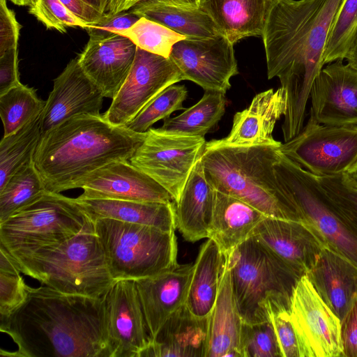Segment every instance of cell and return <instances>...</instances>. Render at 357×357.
I'll return each instance as SVG.
<instances>
[{"instance_id": "6da1fadb", "label": "cell", "mask_w": 357, "mask_h": 357, "mask_svg": "<svg viewBox=\"0 0 357 357\" xmlns=\"http://www.w3.org/2000/svg\"><path fill=\"white\" fill-rule=\"evenodd\" d=\"M342 1L278 0L270 6L261 37L268 78L278 77L286 96L284 142L303 128L310 90L324 65V50Z\"/></svg>"}, {"instance_id": "7a4b0ae2", "label": "cell", "mask_w": 357, "mask_h": 357, "mask_svg": "<svg viewBox=\"0 0 357 357\" xmlns=\"http://www.w3.org/2000/svg\"><path fill=\"white\" fill-rule=\"evenodd\" d=\"M24 302L0 317V331L17 346L8 357H111L103 296L60 292L27 285Z\"/></svg>"}, {"instance_id": "3957f363", "label": "cell", "mask_w": 357, "mask_h": 357, "mask_svg": "<svg viewBox=\"0 0 357 357\" xmlns=\"http://www.w3.org/2000/svg\"><path fill=\"white\" fill-rule=\"evenodd\" d=\"M146 134L112 124L101 114L75 115L42 135L33 164L47 191L79 188L104 165L130 160Z\"/></svg>"}, {"instance_id": "277c9868", "label": "cell", "mask_w": 357, "mask_h": 357, "mask_svg": "<svg viewBox=\"0 0 357 357\" xmlns=\"http://www.w3.org/2000/svg\"><path fill=\"white\" fill-rule=\"evenodd\" d=\"M280 146L205 148L201 160L207 181L268 217L303 222L274 169Z\"/></svg>"}, {"instance_id": "5b68a950", "label": "cell", "mask_w": 357, "mask_h": 357, "mask_svg": "<svg viewBox=\"0 0 357 357\" xmlns=\"http://www.w3.org/2000/svg\"><path fill=\"white\" fill-rule=\"evenodd\" d=\"M225 256L243 323H261L270 320L273 313L290 312L294 290L303 273L255 236Z\"/></svg>"}, {"instance_id": "8992f818", "label": "cell", "mask_w": 357, "mask_h": 357, "mask_svg": "<svg viewBox=\"0 0 357 357\" xmlns=\"http://www.w3.org/2000/svg\"><path fill=\"white\" fill-rule=\"evenodd\" d=\"M10 255L22 273L65 294L100 298L115 281L95 232L82 233L33 252Z\"/></svg>"}, {"instance_id": "52a82bcc", "label": "cell", "mask_w": 357, "mask_h": 357, "mask_svg": "<svg viewBox=\"0 0 357 357\" xmlns=\"http://www.w3.org/2000/svg\"><path fill=\"white\" fill-rule=\"evenodd\" d=\"M93 223L114 280L151 277L178 265L174 231L111 218Z\"/></svg>"}, {"instance_id": "ba28073f", "label": "cell", "mask_w": 357, "mask_h": 357, "mask_svg": "<svg viewBox=\"0 0 357 357\" xmlns=\"http://www.w3.org/2000/svg\"><path fill=\"white\" fill-rule=\"evenodd\" d=\"M94 232L93 222L75 198L46 190L0 223V246L10 254L29 252Z\"/></svg>"}, {"instance_id": "9c48e42d", "label": "cell", "mask_w": 357, "mask_h": 357, "mask_svg": "<svg viewBox=\"0 0 357 357\" xmlns=\"http://www.w3.org/2000/svg\"><path fill=\"white\" fill-rule=\"evenodd\" d=\"M277 178L325 245L357 267V227L335 205L317 177L280 151L274 164Z\"/></svg>"}, {"instance_id": "30bf717a", "label": "cell", "mask_w": 357, "mask_h": 357, "mask_svg": "<svg viewBox=\"0 0 357 357\" xmlns=\"http://www.w3.org/2000/svg\"><path fill=\"white\" fill-rule=\"evenodd\" d=\"M279 150L317 177L344 175L357 166V126L321 124L310 116L299 134Z\"/></svg>"}, {"instance_id": "8fae6325", "label": "cell", "mask_w": 357, "mask_h": 357, "mask_svg": "<svg viewBox=\"0 0 357 357\" xmlns=\"http://www.w3.org/2000/svg\"><path fill=\"white\" fill-rule=\"evenodd\" d=\"M206 143L204 137L166 134L151 128L130 162L162 185L176 204Z\"/></svg>"}, {"instance_id": "7c38bea8", "label": "cell", "mask_w": 357, "mask_h": 357, "mask_svg": "<svg viewBox=\"0 0 357 357\" xmlns=\"http://www.w3.org/2000/svg\"><path fill=\"white\" fill-rule=\"evenodd\" d=\"M182 80L170 58L137 47L131 70L102 115L112 124L126 126L160 93Z\"/></svg>"}, {"instance_id": "4fadbf2b", "label": "cell", "mask_w": 357, "mask_h": 357, "mask_svg": "<svg viewBox=\"0 0 357 357\" xmlns=\"http://www.w3.org/2000/svg\"><path fill=\"white\" fill-rule=\"evenodd\" d=\"M289 314L301 357H342L341 321L305 275L294 290Z\"/></svg>"}, {"instance_id": "5bb4252c", "label": "cell", "mask_w": 357, "mask_h": 357, "mask_svg": "<svg viewBox=\"0 0 357 357\" xmlns=\"http://www.w3.org/2000/svg\"><path fill=\"white\" fill-rule=\"evenodd\" d=\"M169 58L183 80L192 81L205 91L226 93L231 78L238 74L234 44L221 33L181 40L174 44Z\"/></svg>"}, {"instance_id": "9a60e30c", "label": "cell", "mask_w": 357, "mask_h": 357, "mask_svg": "<svg viewBox=\"0 0 357 357\" xmlns=\"http://www.w3.org/2000/svg\"><path fill=\"white\" fill-rule=\"evenodd\" d=\"M103 300L111 357H139L152 339L135 280H115Z\"/></svg>"}, {"instance_id": "2e32d148", "label": "cell", "mask_w": 357, "mask_h": 357, "mask_svg": "<svg viewBox=\"0 0 357 357\" xmlns=\"http://www.w3.org/2000/svg\"><path fill=\"white\" fill-rule=\"evenodd\" d=\"M310 116L321 124L357 125V69L337 60L322 68L312 84Z\"/></svg>"}, {"instance_id": "e0dca14e", "label": "cell", "mask_w": 357, "mask_h": 357, "mask_svg": "<svg viewBox=\"0 0 357 357\" xmlns=\"http://www.w3.org/2000/svg\"><path fill=\"white\" fill-rule=\"evenodd\" d=\"M103 98L82 70L77 57L70 60L54 80L40 115L42 135L75 115H100Z\"/></svg>"}, {"instance_id": "ac0fdd59", "label": "cell", "mask_w": 357, "mask_h": 357, "mask_svg": "<svg viewBox=\"0 0 357 357\" xmlns=\"http://www.w3.org/2000/svg\"><path fill=\"white\" fill-rule=\"evenodd\" d=\"M79 188L84 192L78 197L84 199L174 202L162 185L129 160L113 161L94 171Z\"/></svg>"}, {"instance_id": "d6986e66", "label": "cell", "mask_w": 357, "mask_h": 357, "mask_svg": "<svg viewBox=\"0 0 357 357\" xmlns=\"http://www.w3.org/2000/svg\"><path fill=\"white\" fill-rule=\"evenodd\" d=\"M137 46L128 38L113 33L104 38L89 37L78 62L104 98L113 99L132 66Z\"/></svg>"}, {"instance_id": "ffe728a7", "label": "cell", "mask_w": 357, "mask_h": 357, "mask_svg": "<svg viewBox=\"0 0 357 357\" xmlns=\"http://www.w3.org/2000/svg\"><path fill=\"white\" fill-rule=\"evenodd\" d=\"M287 108L284 90L270 89L257 93L248 107L236 112L229 134L206 143L205 148L218 146H280L273 137L275 123Z\"/></svg>"}, {"instance_id": "44dd1931", "label": "cell", "mask_w": 357, "mask_h": 357, "mask_svg": "<svg viewBox=\"0 0 357 357\" xmlns=\"http://www.w3.org/2000/svg\"><path fill=\"white\" fill-rule=\"evenodd\" d=\"M253 236L304 275L326 247L309 225L271 217L259 224Z\"/></svg>"}, {"instance_id": "7402d4cb", "label": "cell", "mask_w": 357, "mask_h": 357, "mask_svg": "<svg viewBox=\"0 0 357 357\" xmlns=\"http://www.w3.org/2000/svg\"><path fill=\"white\" fill-rule=\"evenodd\" d=\"M193 264L135 280L151 339L166 321L185 304Z\"/></svg>"}, {"instance_id": "603a6c76", "label": "cell", "mask_w": 357, "mask_h": 357, "mask_svg": "<svg viewBox=\"0 0 357 357\" xmlns=\"http://www.w3.org/2000/svg\"><path fill=\"white\" fill-rule=\"evenodd\" d=\"M305 275L342 323L357 297V267L325 247Z\"/></svg>"}, {"instance_id": "cb8c5ba5", "label": "cell", "mask_w": 357, "mask_h": 357, "mask_svg": "<svg viewBox=\"0 0 357 357\" xmlns=\"http://www.w3.org/2000/svg\"><path fill=\"white\" fill-rule=\"evenodd\" d=\"M208 318L195 317L184 305L166 321L139 357H205Z\"/></svg>"}, {"instance_id": "d4e9b609", "label": "cell", "mask_w": 357, "mask_h": 357, "mask_svg": "<svg viewBox=\"0 0 357 357\" xmlns=\"http://www.w3.org/2000/svg\"><path fill=\"white\" fill-rule=\"evenodd\" d=\"M242 325L243 320L234 296L229 264L225 256L218 296L208 318L205 357H242Z\"/></svg>"}, {"instance_id": "484cf974", "label": "cell", "mask_w": 357, "mask_h": 357, "mask_svg": "<svg viewBox=\"0 0 357 357\" xmlns=\"http://www.w3.org/2000/svg\"><path fill=\"white\" fill-rule=\"evenodd\" d=\"M215 199V190L206 180L200 159L175 204L176 228L185 240L195 242L208 238Z\"/></svg>"}, {"instance_id": "4316f807", "label": "cell", "mask_w": 357, "mask_h": 357, "mask_svg": "<svg viewBox=\"0 0 357 357\" xmlns=\"http://www.w3.org/2000/svg\"><path fill=\"white\" fill-rule=\"evenodd\" d=\"M266 217L247 203L215 190L208 238L216 242L224 255H229L253 236L257 227Z\"/></svg>"}, {"instance_id": "83f0119b", "label": "cell", "mask_w": 357, "mask_h": 357, "mask_svg": "<svg viewBox=\"0 0 357 357\" xmlns=\"http://www.w3.org/2000/svg\"><path fill=\"white\" fill-rule=\"evenodd\" d=\"M75 200L93 222L98 219L111 218L165 231H174L176 228L174 202L84 199L78 197Z\"/></svg>"}, {"instance_id": "f1b7e54d", "label": "cell", "mask_w": 357, "mask_h": 357, "mask_svg": "<svg viewBox=\"0 0 357 357\" xmlns=\"http://www.w3.org/2000/svg\"><path fill=\"white\" fill-rule=\"evenodd\" d=\"M271 5L268 0H201L200 8L234 45L247 37L262 36Z\"/></svg>"}, {"instance_id": "f546056e", "label": "cell", "mask_w": 357, "mask_h": 357, "mask_svg": "<svg viewBox=\"0 0 357 357\" xmlns=\"http://www.w3.org/2000/svg\"><path fill=\"white\" fill-rule=\"evenodd\" d=\"M225 255L216 242L208 238L193 264L185 306L197 317L208 318L215 305L222 275Z\"/></svg>"}, {"instance_id": "4dcf8cb0", "label": "cell", "mask_w": 357, "mask_h": 357, "mask_svg": "<svg viewBox=\"0 0 357 357\" xmlns=\"http://www.w3.org/2000/svg\"><path fill=\"white\" fill-rule=\"evenodd\" d=\"M139 17L156 22L187 38H204L220 33L200 7H188L158 0H142L129 10Z\"/></svg>"}, {"instance_id": "1f68e13d", "label": "cell", "mask_w": 357, "mask_h": 357, "mask_svg": "<svg viewBox=\"0 0 357 357\" xmlns=\"http://www.w3.org/2000/svg\"><path fill=\"white\" fill-rule=\"evenodd\" d=\"M225 93L205 91L193 106L173 118L165 119L158 131L177 135L204 137L222 119L225 112Z\"/></svg>"}, {"instance_id": "d6a6232c", "label": "cell", "mask_w": 357, "mask_h": 357, "mask_svg": "<svg viewBox=\"0 0 357 357\" xmlns=\"http://www.w3.org/2000/svg\"><path fill=\"white\" fill-rule=\"evenodd\" d=\"M41 137L40 116L11 135L3 137L0 142V189L14 174L33 162Z\"/></svg>"}, {"instance_id": "836d02e7", "label": "cell", "mask_w": 357, "mask_h": 357, "mask_svg": "<svg viewBox=\"0 0 357 357\" xmlns=\"http://www.w3.org/2000/svg\"><path fill=\"white\" fill-rule=\"evenodd\" d=\"M45 105L32 87L20 83L0 95V116L8 136L40 116Z\"/></svg>"}, {"instance_id": "e575fe53", "label": "cell", "mask_w": 357, "mask_h": 357, "mask_svg": "<svg viewBox=\"0 0 357 357\" xmlns=\"http://www.w3.org/2000/svg\"><path fill=\"white\" fill-rule=\"evenodd\" d=\"M46 190L33 162L20 169L0 189V223L36 201Z\"/></svg>"}, {"instance_id": "d590c367", "label": "cell", "mask_w": 357, "mask_h": 357, "mask_svg": "<svg viewBox=\"0 0 357 357\" xmlns=\"http://www.w3.org/2000/svg\"><path fill=\"white\" fill-rule=\"evenodd\" d=\"M114 33L128 38L137 47L146 52L166 58H169L175 43L187 38L164 25L145 17H139L129 29Z\"/></svg>"}, {"instance_id": "8d00e7d4", "label": "cell", "mask_w": 357, "mask_h": 357, "mask_svg": "<svg viewBox=\"0 0 357 357\" xmlns=\"http://www.w3.org/2000/svg\"><path fill=\"white\" fill-rule=\"evenodd\" d=\"M187 96L188 91L184 85L172 84L153 98L126 127L135 132H146L155 122L169 118L176 111L184 109L183 103Z\"/></svg>"}, {"instance_id": "74e56055", "label": "cell", "mask_w": 357, "mask_h": 357, "mask_svg": "<svg viewBox=\"0 0 357 357\" xmlns=\"http://www.w3.org/2000/svg\"><path fill=\"white\" fill-rule=\"evenodd\" d=\"M357 29V0H343L334 19L324 52V63L342 61Z\"/></svg>"}, {"instance_id": "f35d334b", "label": "cell", "mask_w": 357, "mask_h": 357, "mask_svg": "<svg viewBox=\"0 0 357 357\" xmlns=\"http://www.w3.org/2000/svg\"><path fill=\"white\" fill-rule=\"evenodd\" d=\"M13 257L0 247V314L6 317L18 308L27 296V284Z\"/></svg>"}, {"instance_id": "ab89813d", "label": "cell", "mask_w": 357, "mask_h": 357, "mask_svg": "<svg viewBox=\"0 0 357 357\" xmlns=\"http://www.w3.org/2000/svg\"><path fill=\"white\" fill-rule=\"evenodd\" d=\"M241 350L242 357H282L271 320L257 324L243 322Z\"/></svg>"}, {"instance_id": "60d3db41", "label": "cell", "mask_w": 357, "mask_h": 357, "mask_svg": "<svg viewBox=\"0 0 357 357\" xmlns=\"http://www.w3.org/2000/svg\"><path fill=\"white\" fill-rule=\"evenodd\" d=\"M29 13L47 29L63 33L67 27L79 26L86 29L89 24L80 19L60 0H36L29 6Z\"/></svg>"}, {"instance_id": "b9f144b4", "label": "cell", "mask_w": 357, "mask_h": 357, "mask_svg": "<svg viewBox=\"0 0 357 357\" xmlns=\"http://www.w3.org/2000/svg\"><path fill=\"white\" fill-rule=\"evenodd\" d=\"M317 178L340 211L357 227V190L345 174Z\"/></svg>"}, {"instance_id": "7bdbcfd3", "label": "cell", "mask_w": 357, "mask_h": 357, "mask_svg": "<svg viewBox=\"0 0 357 357\" xmlns=\"http://www.w3.org/2000/svg\"><path fill=\"white\" fill-rule=\"evenodd\" d=\"M273 324L282 357H301L298 339L290 320L289 312L273 313Z\"/></svg>"}, {"instance_id": "ee69618b", "label": "cell", "mask_w": 357, "mask_h": 357, "mask_svg": "<svg viewBox=\"0 0 357 357\" xmlns=\"http://www.w3.org/2000/svg\"><path fill=\"white\" fill-rule=\"evenodd\" d=\"M21 28L15 13L8 7L6 0H0V56L18 50Z\"/></svg>"}, {"instance_id": "f6af8a7d", "label": "cell", "mask_w": 357, "mask_h": 357, "mask_svg": "<svg viewBox=\"0 0 357 357\" xmlns=\"http://www.w3.org/2000/svg\"><path fill=\"white\" fill-rule=\"evenodd\" d=\"M139 19V17L128 10L111 16H105L100 22L89 24L85 30L89 37L104 38L116 31L129 29Z\"/></svg>"}, {"instance_id": "bcb514c9", "label": "cell", "mask_w": 357, "mask_h": 357, "mask_svg": "<svg viewBox=\"0 0 357 357\" xmlns=\"http://www.w3.org/2000/svg\"><path fill=\"white\" fill-rule=\"evenodd\" d=\"M342 357H357V297L341 323Z\"/></svg>"}, {"instance_id": "7dc6e473", "label": "cell", "mask_w": 357, "mask_h": 357, "mask_svg": "<svg viewBox=\"0 0 357 357\" xmlns=\"http://www.w3.org/2000/svg\"><path fill=\"white\" fill-rule=\"evenodd\" d=\"M20 83L18 50L0 56V95Z\"/></svg>"}, {"instance_id": "c3c4849f", "label": "cell", "mask_w": 357, "mask_h": 357, "mask_svg": "<svg viewBox=\"0 0 357 357\" xmlns=\"http://www.w3.org/2000/svg\"><path fill=\"white\" fill-rule=\"evenodd\" d=\"M142 0H100V9L105 16L128 10ZM164 3L188 7H200L201 0H158Z\"/></svg>"}, {"instance_id": "681fc988", "label": "cell", "mask_w": 357, "mask_h": 357, "mask_svg": "<svg viewBox=\"0 0 357 357\" xmlns=\"http://www.w3.org/2000/svg\"><path fill=\"white\" fill-rule=\"evenodd\" d=\"M60 1L77 17L88 22L89 24H93L100 22L105 16L99 9L83 0Z\"/></svg>"}, {"instance_id": "f907efd6", "label": "cell", "mask_w": 357, "mask_h": 357, "mask_svg": "<svg viewBox=\"0 0 357 357\" xmlns=\"http://www.w3.org/2000/svg\"><path fill=\"white\" fill-rule=\"evenodd\" d=\"M344 59L348 64L357 69V29L351 38Z\"/></svg>"}, {"instance_id": "816d5d0a", "label": "cell", "mask_w": 357, "mask_h": 357, "mask_svg": "<svg viewBox=\"0 0 357 357\" xmlns=\"http://www.w3.org/2000/svg\"><path fill=\"white\" fill-rule=\"evenodd\" d=\"M345 176L352 186L357 190V166L347 173Z\"/></svg>"}, {"instance_id": "f5cc1de1", "label": "cell", "mask_w": 357, "mask_h": 357, "mask_svg": "<svg viewBox=\"0 0 357 357\" xmlns=\"http://www.w3.org/2000/svg\"><path fill=\"white\" fill-rule=\"evenodd\" d=\"M17 6H30L36 0H10Z\"/></svg>"}, {"instance_id": "db71d44e", "label": "cell", "mask_w": 357, "mask_h": 357, "mask_svg": "<svg viewBox=\"0 0 357 357\" xmlns=\"http://www.w3.org/2000/svg\"><path fill=\"white\" fill-rule=\"evenodd\" d=\"M83 1L92 5L93 6L97 8L98 9H99L101 11L100 0H83Z\"/></svg>"}, {"instance_id": "11a10c76", "label": "cell", "mask_w": 357, "mask_h": 357, "mask_svg": "<svg viewBox=\"0 0 357 357\" xmlns=\"http://www.w3.org/2000/svg\"><path fill=\"white\" fill-rule=\"evenodd\" d=\"M277 1H278V0H268V1L271 3V4L276 2Z\"/></svg>"}]
</instances>
